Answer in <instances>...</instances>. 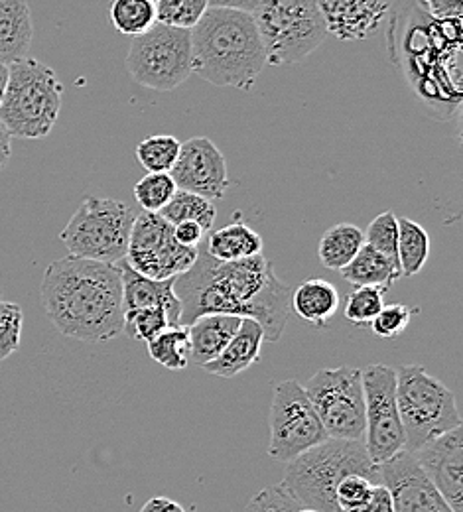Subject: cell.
<instances>
[{
    "instance_id": "5",
    "label": "cell",
    "mask_w": 463,
    "mask_h": 512,
    "mask_svg": "<svg viewBox=\"0 0 463 512\" xmlns=\"http://www.w3.org/2000/svg\"><path fill=\"white\" fill-rule=\"evenodd\" d=\"M64 85L50 65L22 58L8 65L0 123L12 138L42 140L58 123Z\"/></svg>"
},
{
    "instance_id": "36",
    "label": "cell",
    "mask_w": 463,
    "mask_h": 512,
    "mask_svg": "<svg viewBox=\"0 0 463 512\" xmlns=\"http://www.w3.org/2000/svg\"><path fill=\"white\" fill-rule=\"evenodd\" d=\"M24 312L14 302L0 300V361L20 349Z\"/></svg>"
},
{
    "instance_id": "29",
    "label": "cell",
    "mask_w": 463,
    "mask_h": 512,
    "mask_svg": "<svg viewBox=\"0 0 463 512\" xmlns=\"http://www.w3.org/2000/svg\"><path fill=\"white\" fill-rule=\"evenodd\" d=\"M109 16L119 34L136 38L156 24V0H113Z\"/></svg>"
},
{
    "instance_id": "19",
    "label": "cell",
    "mask_w": 463,
    "mask_h": 512,
    "mask_svg": "<svg viewBox=\"0 0 463 512\" xmlns=\"http://www.w3.org/2000/svg\"><path fill=\"white\" fill-rule=\"evenodd\" d=\"M265 343V333L259 321L243 318L239 329L227 343V347L203 369L219 379H233L249 367L261 363V349Z\"/></svg>"
},
{
    "instance_id": "27",
    "label": "cell",
    "mask_w": 463,
    "mask_h": 512,
    "mask_svg": "<svg viewBox=\"0 0 463 512\" xmlns=\"http://www.w3.org/2000/svg\"><path fill=\"white\" fill-rule=\"evenodd\" d=\"M148 357L170 371H184L192 363V347L186 325H170L146 343Z\"/></svg>"
},
{
    "instance_id": "39",
    "label": "cell",
    "mask_w": 463,
    "mask_h": 512,
    "mask_svg": "<svg viewBox=\"0 0 463 512\" xmlns=\"http://www.w3.org/2000/svg\"><path fill=\"white\" fill-rule=\"evenodd\" d=\"M420 4L434 18H462L463 0H420Z\"/></svg>"
},
{
    "instance_id": "4",
    "label": "cell",
    "mask_w": 463,
    "mask_h": 512,
    "mask_svg": "<svg viewBox=\"0 0 463 512\" xmlns=\"http://www.w3.org/2000/svg\"><path fill=\"white\" fill-rule=\"evenodd\" d=\"M349 473H361L377 481L375 463L367 453L365 442L328 438L286 463L282 485L302 507L339 512L335 487Z\"/></svg>"
},
{
    "instance_id": "15",
    "label": "cell",
    "mask_w": 463,
    "mask_h": 512,
    "mask_svg": "<svg viewBox=\"0 0 463 512\" xmlns=\"http://www.w3.org/2000/svg\"><path fill=\"white\" fill-rule=\"evenodd\" d=\"M375 475L391 491L393 512H454L406 449L375 465Z\"/></svg>"
},
{
    "instance_id": "42",
    "label": "cell",
    "mask_w": 463,
    "mask_h": 512,
    "mask_svg": "<svg viewBox=\"0 0 463 512\" xmlns=\"http://www.w3.org/2000/svg\"><path fill=\"white\" fill-rule=\"evenodd\" d=\"M261 2L263 0H209V8H229L253 14Z\"/></svg>"
},
{
    "instance_id": "31",
    "label": "cell",
    "mask_w": 463,
    "mask_h": 512,
    "mask_svg": "<svg viewBox=\"0 0 463 512\" xmlns=\"http://www.w3.org/2000/svg\"><path fill=\"white\" fill-rule=\"evenodd\" d=\"M207 10L209 0H156V22L194 30Z\"/></svg>"
},
{
    "instance_id": "43",
    "label": "cell",
    "mask_w": 463,
    "mask_h": 512,
    "mask_svg": "<svg viewBox=\"0 0 463 512\" xmlns=\"http://www.w3.org/2000/svg\"><path fill=\"white\" fill-rule=\"evenodd\" d=\"M10 156H12V136L8 134V130L0 123V172L6 168Z\"/></svg>"
},
{
    "instance_id": "37",
    "label": "cell",
    "mask_w": 463,
    "mask_h": 512,
    "mask_svg": "<svg viewBox=\"0 0 463 512\" xmlns=\"http://www.w3.org/2000/svg\"><path fill=\"white\" fill-rule=\"evenodd\" d=\"M420 314V308L406 306V304H389L383 306L379 316L371 321V331L381 339H397L406 327L410 325L412 318Z\"/></svg>"
},
{
    "instance_id": "12",
    "label": "cell",
    "mask_w": 463,
    "mask_h": 512,
    "mask_svg": "<svg viewBox=\"0 0 463 512\" xmlns=\"http://www.w3.org/2000/svg\"><path fill=\"white\" fill-rule=\"evenodd\" d=\"M365 394V448L375 465L391 461L404 449L397 404V369L373 363L361 371Z\"/></svg>"
},
{
    "instance_id": "17",
    "label": "cell",
    "mask_w": 463,
    "mask_h": 512,
    "mask_svg": "<svg viewBox=\"0 0 463 512\" xmlns=\"http://www.w3.org/2000/svg\"><path fill=\"white\" fill-rule=\"evenodd\" d=\"M316 4L328 34L343 42L375 36L389 14V0H316Z\"/></svg>"
},
{
    "instance_id": "6",
    "label": "cell",
    "mask_w": 463,
    "mask_h": 512,
    "mask_svg": "<svg viewBox=\"0 0 463 512\" xmlns=\"http://www.w3.org/2000/svg\"><path fill=\"white\" fill-rule=\"evenodd\" d=\"M397 404L406 451L462 426L456 394L422 365L397 369Z\"/></svg>"
},
{
    "instance_id": "22",
    "label": "cell",
    "mask_w": 463,
    "mask_h": 512,
    "mask_svg": "<svg viewBox=\"0 0 463 512\" xmlns=\"http://www.w3.org/2000/svg\"><path fill=\"white\" fill-rule=\"evenodd\" d=\"M341 306L337 288L330 280L310 278L304 280L290 298V310L300 320L312 323L318 329H326Z\"/></svg>"
},
{
    "instance_id": "23",
    "label": "cell",
    "mask_w": 463,
    "mask_h": 512,
    "mask_svg": "<svg viewBox=\"0 0 463 512\" xmlns=\"http://www.w3.org/2000/svg\"><path fill=\"white\" fill-rule=\"evenodd\" d=\"M339 272L353 286H375L385 292L391 290L393 284L402 278L400 266L367 243H363L355 258Z\"/></svg>"
},
{
    "instance_id": "8",
    "label": "cell",
    "mask_w": 463,
    "mask_h": 512,
    "mask_svg": "<svg viewBox=\"0 0 463 512\" xmlns=\"http://www.w3.org/2000/svg\"><path fill=\"white\" fill-rule=\"evenodd\" d=\"M136 215L127 201L87 195L60 239L71 256L115 264L127 256Z\"/></svg>"
},
{
    "instance_id": "9",
    "label": "cell",
    "mask_w": 463,
    "mask_h": 512,
    "mask_svg": "<svg viewBox=\"0 0 463 512\" xmlns=\"http://www.w3.org/2000/svg\"><path fill=\"white\" fill-rule=\"evenodd\" d=\"M127 69L146 89L160 93L178 89L194 73L192 30L156 22L148 32L133 38Z\"/></svg>"
},
{
    "instance_id": "7",
    "label": "cell",
    "mask_w": 463,
    "mask_h": 512,
    "mask_svg": "<svg viewBox=\"0 0 463 512\" xmlns=\"http://www.w3.org/2000/svg\"><path fill=\"white\" fill-rule=\"evenodd\" d=\"M266 64L294 65L316 52L326 36V20L316 0H263L253 12Z\"/></svg>"
},
{
    "instance_id": "2",
    "label": "cell",
    "mask_w": 463,
    "mask_h": 512,
    "mask_svg": "<svg viewBox=\"0 0 463 512\" xmlns=\"http://www.w3.org/2000/svg\"><path fill=\"white\" fill-rule=\"evenodd\" d=\"M40 298L48 320L71 339L105 343L123 333V280L119 264L66 256L48 264Z\"/></svg>"
},
{
    "instance_id": "41",
    "label": "cell",
    "mask_w": 463,
    "mask_h": 512,
    "mask_svg": "<svg viewBox=\"0 0 463 512\" xmlns=\"http://www.w3.org/2000/svg\"><path fill=\"white\" fill-rule=\"evenodd\" d=\"M138 512H188L184 509V505H180L178 501H172L168 497H152L148 499L142 509Z\"/></svg>"
},
{
    "instance_id": "24",
    "label": "cell",
    "mask_w": 463,
    "mask_h": 512,
    "mask_svg": "<svg viewBox=\"0 0 463 512\" xmlns=\"http://www.w3.org/2000/svg\"><path fill=\"white\" fill-rule=\"evenodd\" d=\"M205 251L217 260H243L263 253V237L243 221H235L213 231Z\"/></svg>"
},
{
    "instance_id": "16",
    "label": "cell",
    "mask_w": 463,
    "mask_h": 512,
    "mask_svg": "<svg viewBox=\"0 0 463 512\" xmlns=\"http://www.w3.org/2000/svg\"><path fill=\"white\" fill-rule=\"evenodd\" d=\"M454 512H463V428L458 426L410 451Z\"/></svg>"
},
{
    "instance_id": "30",
    "label": "cell",
    "mask_w": 463,
    "mask_h": 512,
    "mask_svg": "<svg viewBox=\"0 0 463 512\" xmlns=\"http://www.w3.org/2000/svg\"><path fill=\"white\" fill-rule=\"evenodd\" d=\"M182 142L170 134L148 136L136 146V160L148 174H170L178 156Z\"/></svg>"
},
{
    "instance_id": "32",
    "label": "cell",
    "mask_w": 463,
    "mask_h": 512,
    "mask_svg": "<svg viewBox=\"0 0 463 512\" xmlns=\"http://www.w3.org/2000/svg\"><path fill=\"white\" fill-rule=\"evenodd\" d=\"M385 306V290L375 286H355L345 302V318L357 327L371 325Z\"/></svg>"
},
{
    "instance_id": "3",
    "label": "cell",
    "mask_w": 463,
    "mask_h": 512,
    "mask_svg": "<svg viewBox=\"0 0 463 512\" xmlns=\"http://www.w3.org/2000/svg\"><path fill=\"white\" fill-rule=\"evenodd\" d=\"M194 73L217 87L249 91L266 65L251 12L209 8L192 30Z\"/></svg>"
},
{
    "instance_id": "20",
    "label": "cell",
    "mask_w": 463,
    "mask_h": 512,
    "mask_svg": "<svg viewBox=\"0 0 463 512\" xmlns=\"http://www.w3.org/2000/svg\"><path fill=\"white\" fill-rule=\"evenodd\" d=\"M34 40L32 12L26 0H0V62L28 58Z\"/></svg>"
},
{
    "instance_id": "21",
    "label": "cell",
    "mask_w": 463,
    "mask_h": 512,
    "mask_svg": "<svg viewBox=\"0 0 463 512\" xmlns=\"http://www.w3.org/2000/svg\"><path fill=\"white\" fill-rule=\"evenodd\" d=\"M241 320L243 318L229 314H203L186 325L192 347V363L203 367L205 363L213 361L227 347Z\"/></svg>"
},
{
    "instance_id": "33",
    "label": "cell",
    "mask_w": 463,
    "mask_h": 512,
    "mask_svg": "<svg viewBox=\"0 0 463 512\" xmlns=\"http://www.w3.org/2000/svg\"><path fill=\"white\" fill-rule=\"evenodd\" d=\"M134 199L142 207V211L160 213L164 205L178 192V186L170 174H146L134 186Z\"/></svg>"
},
{
    "instance_id": "35",
    "label": "cell",
    "mask_w": 463,
    "mask_h": 512,
    "mask_svg": "<svg viewBox=\"0 0 463 512\" xmlns=\"http://www.w3.org/2000/svg\"><path fill=\"white\" fill-rule=\"evenodd\" d=\"M363 237L369 247H373L375 251H379L381 255L387 256L389 260L398 264V217L393 211H385V213L377 215L369 223Z\"/></svg>"
},
{
    "instance_id": "38",
    "label": "cell",
    "mask_w": 463,
    "mask_h": 512,
    "mask_svg": "<svg viewBox=\"0 0 463 512\" xmlns=\"http://www.w3.org/2000/svg\"><path fill=\"white\" fill-rule=\"evenodd\" d=\"M298 507H300V503L280 483V485H272V487H265L263 491H259L249 501L245 512H292Z\"/></svg>"
},
{
    "instance_id": "45",
    "label": "cell",
    "mask_w": 463,
    "mask_h": 512,
    "mask_svg": "<svg viewBox=\"0 0 463 512\" xmlns=\"http://www.w3.org/2000/svg\"><path fill=\"white\" fill-rule=\"evenodd\" d=\"M292 512H318L316 511V509H310V507H302V505H300V507H298V509H294V511Z\"/></svg>"
},
{
    "instance_id": "13",
    "label": "cell",
    "mask_w": 463,
    "mask_h": 512,
    "mask_svg": "<svg viewBox=\"0 0 463 512\" xmlns=\"http://www.w3.org/2000/svg\"><path fill=\"white\" fill-rule=\"evenodd\" d=\"M196 258L198 247H182L174 239V225L160 213L136 215L125 256L136 272L154 280H170L184 274Z\"/></svg>"
},
{
    "instance_id": "28",
    "label": "cell",
    "mask_w": 463,
    "mask_h": 512,
    "mask_svg": "<svg viewBox=\"0 0 463 512\" xmlns=\"http://www.w3.org/2000/svg\"><path fill=\"white\" fill-rule=\"evenodd\" d=\"M160 215L172 225H178L182 221H194L203 227V231H211L217 219V207L211 199L201 197L198 193L178 190L168 201V205H164Z\"/></svg>"
},
{
    "instance_id": "10",
    "label": "cell",
    "mask_w": 463,
    "mask_h": 512,
    "mask_svg": "<svg viewBox=\"0 0 463 512\" xmlns=\"http://www.w3.org/2000/svg\"><path fill=\"white\" fill-rule=\"evenodd\" d=\"M304 390L328 438L365 440V394L359 369L347 365L320 369Z\"/></svg>"
},
{
    "instance_id": "34",
    "label": "cell",
    "mask_w": 463,
    "mask_h": 512,
    "mask_svg": "<svg viewBox=\"0 0 463 512\" xmlns=\"http://www.w3.org/2000/svg\"><path fill=\"white\" fill-rule=\"evenodd\" d=\"M166 327H170V318L164 308H138L125 312L123 333L133 337L134 341L148 343Z\"/></svg>"
},
{
    "instance_id": "25",
    "label": "cell",
    "mask_w": 463,
    "mask_h": 512,
    "mask_svg": "<svg viewBox=\"0 0 463 512\" xmlns=\"http://www.w3.org/2000/svg\"><path fill=\"white\" fill-rule=\"evenodd\" d=\"M363 243H365V237L357 225L337 223L330 227L320 239V247H318L320 262L324 268L339 272L355 258L359 249L363 247Z\"/></svg>"
},
{
    "instance_id": "26",
    "label": "cell",
    "mask_w": 463,
    "mask_h": 512,
    "mask_svg": "<svg viewBox=\"0 0 463 512\" xmlns=\"http://www.w3.org/2000/svg\"><path fill=\"white\" fill-rule=\"evenodd\" d=\"M430 251H432V241L428 231L420 223L408 217H400L397 256L402 278L420 274L430 258Z\"/></svg>"
},
{
    "instance_id": "14",
    "label": "cell",
    "mask_w": 463,
    "mask_h": 512,
    "mask_svg": "<svg viewBox=\"0 0 463 512\" xmlns=\"http://www.w3.org/2000/svg\"><path fill=\"white\" fill-rule=\"evenodd\" d=\"M170 176L178 190L198 193L211 201L223 199L231 186L223 152L205 136H194L182 142L180 156Z\"/></svg>"
},
{
    "instance_id": "1",
    "label": "cell",
    "mask_w": 463,
    "mask_h": 512,
    "mask_svg": "<svg viewBox=\"0 0 463 512\" xmlns=\"http://www.w3.org/2000/svg\"><path fill=\"white\" fill-rule=\"evenodd\" d=\"M180 325L203 314H229L259 321L265 341H280L290 318L292 290L263 253L243 260H217L198 247L196 262L174 278Z\"/></svg>"
},
{
    "instance_id": "40",
    "label": "cell",
    "mask_w": 463,
    "mask_h": 512,
    "mask_svg": "<svg viewBox=\"0 0 463 512\" xmlns=\"http://www.w3.org/2000/svg\"><path fill=\"white\" fill-rule=\"evenodd\" d=\"M205 237V231L203 227L194 223V221H182L178 225H174V239L182 245V247H190V249H196L201 245Z\"/></svg>"
},
{
    "instance_id": "11",
    "label": "cell",
    "mask_w": 463,
    "mask_h": 512,
    "mask_svg": "<svg viewBox=\"0 0 463 512\" xmlns=\"http://www.w3.org/2000/svg\"><path fill=\"white\" fill-rule=\"evenodd\" d=\"M268 428V455L282 463L328 440L304 386L294 379L274 386Z\"/></svg>"
},
{
    "instance_id": "18",
    "label": "cell",
    "mask_w": 463,
    "mask_h": 512,
    "mask_svg": "<svg viewBox=\"0 0 463 512\" xmlns=\"http://www.w3.org/2000/svg\"><path fill=\"white\" fill-rule=\"evenodd\" d=\"M121 268L123 280V310L131 312L138 308H164L170 325H180V302L174 294V278L154 280L136 272L133 266L123 258L117 262Z\"/></svg>"
},
{
    "instance_id": "44",
    "label": "cell",
    "mask_w": 463,
    "mask_h": 512,
    "mask_svg": "<svg viewBox=\"0 0 463 512\" xmlns=\"http://www.w3.org/2000/svg\"><path fill=\"white\" fill-rule=\"evenodd\" d=\"M6 83H8V65L0 62V103H2V95H4Z\"/></svg>"
}]
</instances>
